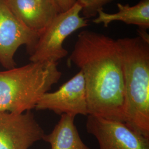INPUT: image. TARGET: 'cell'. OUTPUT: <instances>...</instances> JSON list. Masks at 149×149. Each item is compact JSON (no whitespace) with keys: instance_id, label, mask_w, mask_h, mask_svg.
Masks as SVG:
<instances>
[{"instance_id":"14","label":"cell","mask_w":149,"mask_h":149,"mask_svg":"<svg viewBox=\"0 0 149 149\" xmlns=\"http://www.w3.org/2000/svg\"><path fill=\"white\" fill-rule=\"evenodd\" d=\"M40 2H42V3H55V1L54 0H37Z\"/></svg>"},{"instance_id":"7","label":"cell","mask_w":149,"mask_h":149,"mask_svg":"<svg viewBox=\"0 0 149 149\" xmlns=\"http://www.w3.org/2000/svg\"><path fill=\"white\" fill-rule=\"evenodd\" d=\"M37 111L49 110L58 115H88L85 82L80 71L61 86L58 90L47 92L38 102Z\"/></svg>"},{"instance_id":"4","label":"cell","mask_w":149,"mask_h":149,"mask_svg":"<svg viewBox=\"0 0 149 149\" xmlns=\"http://www.w3.org/2000/svg\"><path fill=\"white\" fill-rule=\"evenodd\" d=\"M81 6L77 3L68 11L60 12L40 34L37 43L29 56L31 62L58 63L68 51L63 47L65 39L74 32L87 27L88 22L80 16Z\"/></svg>"},{"instance_id":"13","label":"cell","mask_w":149,"mask_h":149,"mask_svg":"<svg viewBox=\"0 0 149 149\" xmlns=\"http://www.w3.org/2000/svg\"><path fill=\"white\" fill-rule=\"evenodd\" d=\"M61 12L68 11L76 2V0H54Z\"/></svg>"},{"instance_id":"8","label":"cell","mask_w":149,"mask_h":149,"mask_svg":"<svg viewBox=\"0 0 149 149\" xmlns=\"http://www.w3.org/2000/svg\"><path fill=\"white\" fill-rule=\"evenodd\" d=\"M44 134L31 111L0 112V149H29Z\"/></svg>"},{"instance_id":"10","label":"cell","mask_w":149,"mask_h":149,"mask_svg":"<svg viewBox=\"0 0 149 149\" xmlns=\"http://www.w3.org/2000/svg\"><path fill=\"white\" fill-rule=\"evenodd\" d=\"M118 12L108 13L102 10L97 13V17L93 19L95 24H103L108 27L112 22L120 21L128 24L138 26L141 29L149 28V0H141L135 5L117 3Z\"/></svg>"},{"instance_id":"12","label":"cell","mask_w":149,"mask_h":149,"mask_svg":"<svg viewBox=\"0 0 149 149\" xmlns=\"http://www.w3.org/2000/svg\"><path fill=\"white\" fill-rule=\"evenodd\" d=\"M114 0H76L82 7V15L85 19L96 17L103 7Z\"/></svg>"},{"instance_id":"6","label":"cell","mask_w":149,"mask_h":149,"mask_svg":"<svg viewBox=\"0 0 149 149\" xmlns=\"http://www.w3.org/2000/svg\"><path fill=\"white\" fill-rule=\"evenodd\" d=\"M86 127L97 140L100 149H149V138L125 122L88 115Z\"/></svg>"},{"instance_id":"1","label":"cell","mask_w":149,"mask_h":149,"mask_svg":"<svg viewBox=\"0 0 149 149\" xmlns=\"http://www.w3.org/2000/svg\"><path fill=\"white\" fill-rule=\"evenodd\" d=\"M68 62L84 75L88 115L125 122L122 61L117 40L101 33L82 31Z\"/></svg>"},{"instance_id":"11","label":"cell","mask_w":149,"mask_h":149,"mask_svg":"<svg viewBox=\"0 0 149 149\" xmlns=\"http://www.w3.org/2000/svg\"><path fill=\"white\" fill-rule=\"evenodd\" d=\"M74 118L63 114L52 132L44 134L43 140L51 146V149H91L80 137L74 124Z\"/></svg>"},{"instance_id":"2","label":"cell","mask_w":149,"mask_h":149,"mask_svg":"<svg viewBox=\"0 0 149 149\" xmlns=\"http://www.w3.org/2000/svg\"><path fill=\"white\" fill-rule=\"evenodd\" d=\"M139 36L117 40L122 61L125 100V123L149 138V36L144 29Z\"/></svg>"},{"instance_id":"9","label":"cell","mask_w":149,"mask_h":149,"mask_svg":"<svg viewBox=\"0 0 149 149\" xmlns=\"http://www.w3.org/2000/svg\"><path fill=\"white\" fill-rule=\"evenodd\" d=\"M16 17L27 28L42 33L60 12L55 3H45L37 0H6Z\"/></svg>"},{"instance_id":"5","label":"cell","mask_w":149,"mask_h":149,"mask_svg":"<svg viewBox=\"0 0 149 149\" xmlns=\"http://www.w3.org/2000/svg\"><path fill=\"white\" fill-rule=\"evenodd\" d=\"M40 34L27 28L16 17L6 0H0V65L2 67L6 70L16 67L15 55L22 45H26L30 55Z\"/></svg>"},{"instance_id":"3","label":"cell","mask_w":149,"mask_h":149,"mask_svg":"<svg viewBox=\"0 0 149 149\" xmlns=\"http://www.w3.org/2000/svg\"><path fill=\"white\" fill-rule=\"evenodd\" d=\"M58 65L31 62L0 71V112L21 114L35 109L41 97L60 79Z\"/></svg>"}]
</instances>
